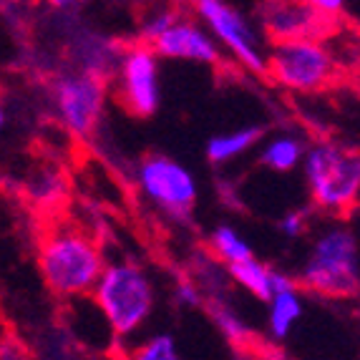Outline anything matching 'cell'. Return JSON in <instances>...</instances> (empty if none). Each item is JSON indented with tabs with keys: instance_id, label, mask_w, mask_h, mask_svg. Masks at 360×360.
<instances>
[{
	"instance_id": "6da1fadb",
	"label": "cell",
	"mask_w": 360,
	"mask_h": 360,
	"mask_svg": "<svg viewBox=\"0 0 360 360\" xmlns=\"http://www.w3.org/2000/svg\"><path fill=\"white\" fill-rule=\"evenodd\" d=\"M103 264L98 242L78 227H51L38 242V270L60 300L91 295Z\"/></svg>"
},
{
	"instance_id": "7a4b0ae2",
	"label": "cell",
	"mask_w": 360,
	"mask_h": 360,
	"mask_svg": "<svg viewBox=\"0 0 360 360\" xmlns=\"http://www.w3.org/2000/svg\"><path fill=\"white\" fill-rule=\"evenodd\" d=\"M305 181L312 207L338 219H348L358 210L360 199V156L355 149L320 141L302 156Z\"/></svg>"
},
{
	"instance_id": "3957f363",
	"label": "cell",
	"mask_w": 360,
	"mask_h": 360,
	"mask_svg": "<svg viewBox=\"0 0 360 360\" xmlns=\"http://www.w3.org/2000/svg\"><path fill=\"white\" fill-rule=\"evenodd\" d=\"M342 60L323 38L275 41L264 58V76L295 94H320L342 78Z\"/></svg>"
},
{
	"instance_id": "277c9868",
	"label": "cell",
	"mask_w": 360,
	"mask_h": 360,
	"mask_svg": "<svg viewBox=\"0 0 360 360\" xmlns=\"http://www.w3.org/2000/svg\"><path fill=\"white\" fill-rule=\"evenodd\" d=\"M91 297L116 338H129L141 330L154 312L156 300L149 272L136 262L103 264Z\"/></svg>"
},
{
	"instance_id": "5b68a950",
	"label": "cell",
	"mask_w": 360,
	"mask_h": 360,
	"mask_svg": "<svg viewBox=\"0 0 360 360\" xmlns=\"http://www.w3.org/2000/svg\"><path fill=\"white\" fill-rule=\"evenodd\" d=\"M297 285L320 297L348 300L360 288L358 240L350 227H330L312 242Z\"/></svg>"
},
{
	"instance_id": "8992f818",
	"label": "cell",
	"mask_w": 360,
	"mask_h": 360,
	"mask_svg": "<svg viewBox=\"0 0 360 360\" xmlns=\"http://www.w3.org/2000/svg\"><path fill=\"white\" fill-rule=\"evenodd\" d=\"M108 81L96 73L68 66L51 78V101L58 121L71 136L91 139L101 127Z\"/></svg>"
},
{
	"instance_id": "52a82bcc",
	"label": "cell",
	"mask_w": 360,
	"mask_h": 360,
	"mask_svg": "<svg viewBox=\"0 0 360 360\" xmlns=\"http://www.w3.org/2000/svg\"><path fill=\"white\" fill-rule=\"evenodd\" d=\"M136 186L146 202L169 219L186 222L197 205V179L184 164L167 154H149L136 167Z\"/></svg>"
},
{
	"instance_id": "ba28073f",
	"label": "cell",
	"mask_w": 360,
	"mask_h": 360,
	"mask_svg": "<svg viewBox=\"0 0 360 360\" xmlns=\"http://www.w3.org/2000/svg\"><path fill=\"white\" fill-rule=\"evenodd\" d=\"M194 15L217 41V46L227 51L242 68L264 76V51L257 30L242 15L229 0H189Z\"/></svg>"
},
{
	"instance_id": "9c48e42d",
	"label": "cell",
	"mask_w": 360,
	"mask_h": 360,
	"mask_svg": "<svg viewBox=\"0 0 360 360\" xmlns=\"http://www.w3.org/2000/svg\"><path fill=\"white\" fill-rule=\"evenodd\" d=\"M111 81L116 84V101L127 114L149 119L162 106L159 56L149 43L134 41L124 46Z\"/></svg>"
},
{
	"instance_id": "30bf717a",
	"label": "cell",
	"mask_w": 360,
	"mask_h": 360,
	"mask_svg": "<svg viewBox=\"0 0 360 360\" xmlns=\"http://www.w3.org/2000/svg\"><path fill=\"white\" fill-rule=\"evenodd\" d=\"M262 28L270 43L285 38H333L340 30L342 20L325 18L315 13L305 0H264Z\"/></svg>"
},
{
	"instance_id": "8fae6325",
	"label": "cell",
	"mask_w": 360,
	"mask_h": 360,
	"mask_svg": "<svg viewBox=\"0 0 360 360\" xmlns=\"http://www.w3.org/2000/svg\"><path fill=\"white\" fill-rule=\"evenodd\" d=\"M159 58L169 60H189V63H202V66H217L222 60V49L210 36V30L199 20L181 18L164 30L162 36H156L149 43Z\"/></svg>"
},
{
	"instance_id": "7c38bea8",
	"label": "cell",
	"mask_w": 360,
	"mask_h": 360,
	"mask_svg": "<svg viewBox=\"0 0 360 360\" xmlns=\"http://www.w3.org/2000/svg\"><path fill=\"white\" fill-rule=\"evenodd\" d=\"M267 333H270L272 340H285V338L292 333L295 323L302 318V297L300 288H285L275 290V292L267 297Z\"/></svg>"
},
{
	"instance_id": "4fadbf2b",
	"label": "cell",
	"mask_w": 360,
	"mask_h": 360,
	"mask_svg": "<svg viewBox=\"0 0 360 360\" xmlns=\"http://www.w3.org/2000/svg\"><path fill=\"white\" fill-rule=\"evenodd\" d=\"M264 129L262 127H245L237 131H224L217 134L207 141V159L212 164H227L237 156L252 151L255 146L262 141Z\"/></svg>"
},
{
	"instance_id": "5bb4252c",
	"label": "cell",
	"mask_w": 360,
	"mask_h": 360,
	"mask_svg": "<svg viewBox=\"0 0 360 360\" xmlns=\"http://www.w3.org/2000/svg\"><path fill=\"white\" fill-rule=\"evenodd\" d=\"M305 141L295 134H280V136L264 141L259 149V162L272 172H292L295 167H300L302 156H305Z\"/></svg>"
},
{
	"instance_id": "9a60e30c",
	"label": "cell",
	"mask_w": 360,
	"mask_h": 360,
	"mask_svg": "<svg viewBox=\"0 0 360 360\" xmlns=\"http://www.w3.org/2000/svg\"><path fill=\"white\" fill-rule=\"evenodd\" d=\"M272 267L270 264L259 262L257 257H245L240 262L227 264V275L232 283H237L240 288H245L250 295H255L257 300L267 302V297L272 295Z\"/></svg>"
},
{
	"instance_id": "2e32d148",
	"label": "cell",
	"mask_w": 360,
	"mask_h": 360,
	"mask_svg": "<svg viewBox=\"0 0 360 360\" xmlns=\"http://www.w3.org/2000/svg\"><path fill=\"white\" fill-rule=\"evenodd\" d=\"M202 307L210 312L214 328L222 333L224 340H227L232 348H245L247 342H250V338H252L250 328H247L245 320L227 305V300H224L222 295H210V297H205V305Z\"/></svg>"
},
{
	"instance_id": "e0dca14e",
	"label": "cell",
	"mask_w": 360,
	"mask_h": 360,
	"mask_svg": "<svg viewBox=\"0 0 360 360\" xmlns=\"http://www.w3.org/2000/svg\"><path fill=\"white\" fill-rule=\"evenodd\" d=\"M210 255L222 264H232L240 262L245 257H252V245L240 237L232 227L227 224H219L214 232L210 234Z\"/></svg>"
},
{
	"instance_id": "ac0fdd59",
	"label": "cell",
	"mask_w": 360,
	"mask_h": 360,
	"mask_svg": "<svg viewBox=\"0 0 360 360\" xmlns=\"http://www.w3.org/2000/svg\"><path fill=\"white\" fill-rule=\"evenodd\" d=\"M131 355L139 360H176L179 350H176V340L169 333H159L141 342L139 350H134Z\"/></svg>"
},
{
	"instance_id": "d6986e66",
	"label": "cell",
	"mask_w": 360,
	"mask_h": 360,
	"mask_svg": "<svg viewBox=\"0 0 360 360\" xmlns=\"http://www.w3.org/2000/svg\"><path fill=\"white\" fill-rule=\"evenodd\" d=\"M63 189H66V184H63L60 174H56V172H43L38 179H33L28 184L30 197L36 199L38 205H51V202H56V199L63 194Z\"/></svg>"
},
{
	"instance_id": "ffe728a7",
	"label": "cell",
	"mask_w": 360,
	"mask_h": 360,
	"mask_svg": "<svg viewBox=\"0 0 360 360\" xmlns=\"http://www.w3.org/2000/svg\"><path fill=\"white\" fill-rule=\"evenodd\" d=\"M176 15L179 13L172 11V8H164V11H156L154 15H149V18L141 23V28H139V41H144V43H151L156 36H162L164 30L169 28V25L174 23Z\"/></svg>"
},
{
	"instance_id": "44dd1931",
	"label": "cell",
	"mask_w": 360,
	"mask_h": 360,
	"mask_svg": "<svg viewBox=\"0 0 360 360\" xmlns=\"http://www.w3.org/2000/svg\"><path fill=\"white\" fill-rule=\"evenodd\" d=\"M174 300L179 307H189V310H197V307L205 305V290L199 288V283L192 280H181L174 288Z\"/></svg>"
},
{
	"instance_id": "7402d4cb",
	"label": "cell",
	"mask_w": 360,
	"mask_h": 360,
	"mask_svg": "<svg viewBox=\"0 0 360 360\" xmlns=\"http://www.w3.org/2000/svg\"><path fill=\"white\" fill-rule=\"evenodd\" d=\"M307 224H310V217L302 210H292L280 219V232L288 234V237H302L307 232Z\"/></svg>"
},
{
	"instance_id": "603a6c76",
	"label": "cell",
	"mask_w": 360,
	"mask_h": 360,
	"mask_svg": "<svg viewBox=\"0 0 360 360\" xmlns=\"http://www.w3.org/2000/svg\"><path fill=\"white\" fill-rule=\"evenodd\" d=\"M305 3L325 18L345 20V13H348V0H305Z\"/></svg>"
},
{
	"instance_id": "cb8c5ba5",
	"label": "cell",
	"mask_w": 360,
	"mask_h": 360,
	"mask_svg": "<svg viewBox=\"0 0 360 360\" xmlns=\"http://www.w3.org/2000/svg\"><path fill=\"white\" fill-rule=\"evenodd\" d=\"M91 0H49L51 11L56 13H63V15H73V13H78L81 8L89 6Z\"/></svg>"
},
{
	"instance_id": "d4e9b609",
	"label": "cell",
	"mask_w": 360,
	"mask_h": 360,
	"mask_svg": "<svg viewBox=\"0 0 360 360\" xmlns=\"http://www.w3.org/2000/svg\"><path fill=\"white\" fill-rule=\"evenodd\" d=\"M30 6H33V0H0V13L8 15V18H15Z\"/></svg>"
},
{
	"instance_id": "484cf974",
	"label": "cell",
	"mask_w": 360,
	"mask_h": 360,
	"mask_svg": "<svg viewBox=\"0 0 360 360\" xmlns=\"http://www.w3.org/2000/svg\"><path fill=\"white\" fill-rule=\"evenodd\" d=\"M3 129H6V108L0 106V131H3Z\"/></svg>"
}]
</instances>
